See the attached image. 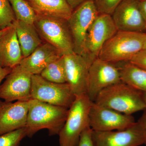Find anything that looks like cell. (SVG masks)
Listing matches in <instances>:
<instances>
[{
    "label": "cell",
    "instance_id": "obj_29",
    "mask_svg": "<svg viewBox=\"0 0 146 146\" xmlns=\"http://www.w3.org/2000/svg\"><path fill=\"white\" fill-rule=\"evenodd\" d=\"M12 69L10 68H3L0 64V86L3 80L6 78L8 74H10Z\"/></svg>",
    "mask_w": 146,
    "mask_h": 146
},
{
    "label": "cell",
    "instance_id": "obj_1",
    "mask_svg": "<svg viewBox=\"0 0 146 146\" xmlns=\"http://www.w3.org/2000/svg\"><path fill=\"white\" fill-rule=\"evenodd\" d=\"M68 108L35 99L29 101L27 136L31 138L39 131L47 129L49 136L58 135L65 124Z\"/></svg>",
    "mask_w": 146,
    "mask_h": 146
},
{
    "label": "cell",
    "instance_id": "obj_6",
    "mask_svg": "<svg viewBox=\"0 0 146 146\" xmlns=\"http://www.w3.org/2000/svg\"><path fill=\"white\" fill-rule=\"evenodd\" d=\"M76 97L67 83L51 82L40 75L32 77L31 99L69 108Z\"/></svg>",
    "mask_w": 146,
    "mask_h": 146
},
{
    "label": "cell",
    "instance_id": "obj_13",
    "mask_svg": "<svg viewBox=\"0 0 146 146\" xmlns=\"http://www.w3.org/2000/svg\"><path fill=\"white\" fill-rule=\"evenodd\" d=\"M139 0H122L112 15L118 30L146 33V23L140 10Z\"/></svg>",
    "mask_w": 146,
    "mask_h": 146
},
{
    "label": "cell",
    "instance_id": "obj_11",
    "mask_svg": "<svg viewBox=\"0 0 146 146\" xmlns=\"http://www.w3.org/2000/svg\"><path fill=\"white\" fill-rule=\"evenodd\" d=\"M94 146H139L145 144L143 131L138 122L122 130L107 131L92 130Z\"/></svg>",
    "mask_w": 146,
    "mask_h": 146
},
{
    "label": "cell",
    "instance_id": "obj_10",
    "mask_svg": "<svg viewBox=\"0 0 146 146\" xmlns=\"http://www.w3.org/2000/svg\"><path fill=\"white\" fill-rule=\"evenodd\" d=\"M136 123L131 115H126L93 102L89 112V126L92 130L107 131L122 130Z\"/></svg>",
    "mask_w": 146,
    "mask_h": 146
},
{
    "label": "cell",
    "instance_id": "obj_4",
    "mask_svg": "<svg viewBox=\"0 0 146 146\" xmlns=\"http://www.w3.org/2000/svg\"><path fill=\"white\" fill-rule=\"evenodd\" d=\"M93 102L86 94L76 96L58 135L60 146L78 145L82 133L90 127L89 112Z\"/></svg>",
    "mask_w": 146,
    "mask_h": 146
},
{
    "label": "cell",
    "instance_id": "obj_20",
    "mask_svg": "<svg viewBox=\"0 0 146 146\" xmlns=\"http://www.w3.org/2000/svg\"><path fill=\"white\" fill-rule=\"evenodd\" d=\"M117 63L122 82L137 91H146V70L129 61Z\"/></svg>",
    "mask_w": 146,
    "mask_h": 146
},
{
    "label": "cell",
    "instance_id": "obj_18",
    "mask_svg": "<svg viewBox=\"0 0 146 146\" xmlns=\"http://www.w3.org/2000/svg\"><path fill=\"white\" fill-rule=\"evenodd\" d=\"M36 15L68 20L73 11L66 0H26Z\"/></svg>",
    "mask_w": 146,
    "mask_h": 146
},
{
    "label": "cell",
    "instance_id": "obj_17",
    "mask_svg": "<svg viewBox=\"0 0 146 146\" xmlns=\"http://www.w3.org/2000/svg\"><path fill=\"white\" fill-rule=\"evenodd\" d=\"M23 59L22 50L13 25L10 30L0 39V64L3 68L12 69Z\"/></svg>",
    "mask_w": 146,
    "mask_h": 146
},
{
    "label": "cell",
    "instance_id": "obj_28",
    "mask_svg": "<svg viewBox=\"0 0 146 146\" xmlns=\"http://www.w3.org/2000/svg\"><path fill=\"white\" fill-rule=\"evenodd\" d=\"M143 114L138 120V122L140 124L143 131L144 136H145V144L146 145V109L145 110Z\"/></svg>",
    "mask_w": 146,
    "mask_h": 146
},
{
    "label": "cell",
    "instance_id": "obj_30",
    "mask_svg": "<svg viewBox=\"0 0 146 146\" xmlns=\"http://www.w3.org/2000/svg\"><path fill=\"white\" fill-rule=\"evenodd\" d=\"M66 1L70 6L73 10H74L82 3L88 0H66Z\"/></svg>",
    "mask_w": 146,
    "mask_h": 146
},
{
    "label": "cell",
    "instance_id": "obj_34",
    "mask_svg": "<svg viewBox=\"0 0 146 146\" xmlns=\"http://www.w3.org/2000/svg\"><path fill=\"white\" fill-rule=\"evenodd\" d=\"M143 49L146 50V41L145 42V45H144Z\"/></svg>",
    "mask_w": 146,
    "mask_h": 146
},
{
    "label": "cell",
    "instance_id": "obj_14",
    "mask_svg": "<svg viewBox=\"0 0 146 146\" xmlns=\"http://www.w3.org/2000/svg\"><path fill=\"white\" fill-rule=\"evenodd\" d=\"M66 83L76 96L87 94L89 65L85 58L74 53L64 56Z\"/></svg>",
    "mask_w": 146,
    "mask_h": 146
},
{
    "label": "cell",
    "instance_id": "obj_26",
    "mask_svg": "<svg viewBox=\"0 0 146 146\" xmlns=\"http://www.w3.org/2000/svg\"><path fill=\"white\" fill-rule=\"evenodd\" d=\"M77 146H94L92 139V129L90 127L86 128L82 133Z\"/></svg>",
    "mask_w": 146,
    "mask_h": 146
},
{
    "label": "cell",
    "instance_id": "obj_12",
    "mask_svg": "<svg viewBox=\"0 0 146 146\" xmlns=\"http://www.w3.org/2000/svg\"><path fill=\"white\" fill-rule=\"evenodd\" d=\"M32 75L16 66L12 69L0 86V99L11 102L31 99Z\"/></svg>",
    "mask_w": 146,
    "mask_h": 146
},
{
    "label": "cell",
    "instance_id": "obj_15",
    "mask_svg": "<svg viewBox=\"0 0 146 146\" xmlns=\"http://www.w3.org/2000/svg\"><path fill=\"white\" fill-rule=\"evenodd\" d=\"M29 101H0V135L26 125Z\"/></svg>",
    "mask_w": 146,
    "mask_h": 146
},
{
    "label": "cell",
    "instance_id": "obj_22",
    "mask_svg": "<svg viewBox=\"0 0 146 146\" xmlns=\"http://www.w3.org/2000/svg\"><path fill=\"white\" fill-rule=\"evenodd\" d=\"M16 21L34 24L36 15L26 0H9Z\"/></svg>",
    "mask_w": 146,
    "mask_h": 146
},
{
    "label": "cell",
    "instance_id": "obj_8",
    "mask_svg": "<svg viewBox=\"0 0 146 146\" xmlns=\"http://www.w3.org/2000/svg\"><path fill=\"white\" fill-rule=\"evenodd\" d=\"M112 16L99 14L88 30L84 57L89 65L98 57L104 45L118 31Z\"/></svg>",
    "mask_w": 146,
    "mask_h": 146
},
{
    "label": "cell",
    "instance_id": "obj_2",
    "mask_svg": "<svg viewBox=\"0 0 146 146\" xmlns=\"http://www.w3.org/2000/svg\"><path fill=\"white\" fill-rule=\"evenodd\" d=\"M146 33L118 30L102 48L98 58L112 63L129 61L143 50Z\"/></svg>",
    "mask_w": 146,
    "mask_h": 146
},
{
    "label": "cell",
    "instance_id": "obj_25",
    "mask_svg": "<svg viewBox=\"0 0 146 146\" xmlns=\"http://www.w3.org/2000/svg\"><path fill=\"white\" fill-rule=\"evenodd\" d=\"M99 14L112 16L116 9L122 0H94Z\"/></svg>",
    "mask_w": 146,
    "mask_h": 146
},
{
    "label": "cell",
    "instance_id": "obj_7",
    "mask_svg": "<svg viewBox=\"0 0 146 146\" xmlns=\"http://www.w3.org/2000/svg\"><path fill=\"white\" fill-rule=\"evenodd\" d=\"M99 13L94 0H88L78 7L67 20L74 44V52L83 56L88 30Z\"/></svg>",
    "mask_w": 146,
    "mask_h": 146
},
{
    "label": "cell",
    "instance_id": "obj_35",
    "mask_svg": "<svg viewBox=\"0 0 146 146\" xmlns=\"http://www.w3.org/2000/svg\"></svg>",
    "mask_w": 146,
    "mask_h": 146
},
{
    "label": "cell",
    "instance_id": "obj_5",
    "mask_svg": "<svg viewBox=\"0 0 146 146\" xmlns=\"http://www.w3.org/2000/svg\"><path fill=\"white\" fill-rule=\"evenodd\" d=\"M34 25L42 39L54 47L62 55L75 53L67 20L36 15Z\"/></svg>",
    "mask_w": 146,
    "mask_h": 146
},
{
    "label": "cell",
    "instance_id": "obj_21",
    "mask_svg": "<svg viewBox=\"0 0 146 146\" xmlns=\"http://www.w3.org/2000/svg\"><path fill=\"white\" fill-rule=\"evenodd\" d=\"M40 75L45 79L51 82L66 83L64 56L50 63L42 71Z\"/></svg>",
    "mask_w": 146,
    "mask_h": 146
},
{
    "label": "cell",
    "instance_id": "obj_27",
    "mask_svg": "<svg viewBox=\"0 0 146 146\" xmlns=\"http://www.w3.org/2000/svg\"><path fill=\"white\" fill-rule=\"evenodd\" d=\"M129 62L146 70V50L143 49L139 52Z\"/></svg>",
    "mask_w": 146,
    "mask_h": 146
},
{
    "label": "cell",
    "instance_id": "obj_31",
    "mask_svg": "<svg viewBox=\"0 0 146 146\" xmlns=\"http://www.w3.org/2000/svg\"><path fill=\"white\" fill-rule=\"evenodd\" d=\"M139 5L141 13L146 23V0H139Z\"/></svg>",
    "mask_w": 146,
    "mask_h": 146
},
{
    "label": "cell",
    "instance_id": "obj_19",
    "mask_svg": "<svg viewBox=\"0 0 146 146\" xmlns=\"http://www.w3.org/2000/svg\"><path fill=\"white\" fill-rule=\"evenodd\" d=\"M15 27L18 42L24 58L27 57L42 44V39L34 24L15 21Z\"/></svg>",
    "mask_w": 146,
    "mask_h": 146
},
{
    "label": "cell",
    "instance_id": "obj_3",
    "mask_svg": "<svg viewBox=\"0 0 146 146\" xmlns=\"http://www.w3.org/2000/svg\"><path fill=\"white\" fill-rule=\"evenodd\" d=\"M94 102L128 115L146 109L142 92L122 82L104 89Z\"/></svg>",
    "mask_w": 146,
    "mask_h": 146
},
{
    "label": "cell",
    "instance_id": "obj_24",
    "mask_svg": "<svg viewBox=\"0 0 146 146\" xmlns=\"http://www.w3.org/2000/svg\"><path fill=\"white\" fill-rule=\"evenodd\" d=\"M27 136L25 127L5 133L0 135V146H20L21 141Z\"/></svg>",
    "mask_w": 146,
    "mask_h": 146
},
{
    "label": "cell",
    "instance_id": "obj_9",
    "mask_svg": "<svg viewBox=\"0 0 146 146\" xmlns=\"http://www.w3.org/2000/svg\"><path fill=\"white\" fill-rule=\"evenodd\" d=\"M121 82L117 66L98 57L89 67L87 96L94 102L102 90Z\"/></svg>",
    "mask_w": 146,
    "mask_h": 146
},
{
    "label": "cell",
    "instance_id": "obj_33",
    "mask_svg": "<svg viewBox=\"0 0 146 146\" xmlns=\"http://www.w3.org/2000/svg\"><path fill=\"white\" fill-rule=\"evenodd\" d=\"M143 94V98L144 102H145V105L146 106V91L142 92Z\"/></svg>",
    "mask_w": 146,
    "mask_h": 146
},
{
    "label": "cell",
    "instance_id": "obj_32",
    "mask_svg": "<svg viewBox=\"0 0 146 146\" xmlns=\"http://www.w3.org/2000/svg\"><path fill=\"white\" fill-rule=\"evenodd\" d=\"M12 26H13V25L11 26L8 27L3 29L0 30V39H1L2 37L5 34H6L7 32H8L10 30Z\"/></svg>",
    "mask_w": 146,
    "mask_h": 146
},
{
    "label": "cell",
    "instance_id": "obj_16",
    "mask_svg": "<svg viewBox=\"0 0 146 146\" xmlns=\"http://www.w3.org/2000/svg\"><path fill=\"white\" fill-rule=\"evenodd\" d=\"M63 56L60 52L48 43H42L18 65L22 70L33 75H40L50 63Z\"/></svg>",
    "mask_w": 146,
    "mask_h": 146
},
{
    "label": "cell",
    "instance_id": "obj_23",
    "mask_svg": "<svg viewBox=\"0 0 146 146\" xmlns=\"http://www.w3.org/2000/svg\"><path fill=\"white\" fill-rule=\"evenodd\" d=\"M15 15L9 0H0V30L13 25Z\"/></svg>",
    "mask_w": 146,
    "mask_h": 146
}]
</instances>
